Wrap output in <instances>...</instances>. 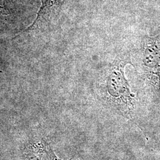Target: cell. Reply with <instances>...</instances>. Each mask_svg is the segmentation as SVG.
<instances>
[{"label": "cell", "mask_w": 160, "mask_h": 160, "mask_svg": "<svg viewBox=\"0 0 160 160\" xmlns=\"http://www.w3.org/2000/svg\"><path fill=\"white\" fill-rule=\"evenodd\" d=\"M123 66L120 64L118 68L109 75L106 90L108 100L115 109L127 118L131 117L134 108V95L130 91L129 84L125 78Z\"/></svg>", "instance_id": "obj_1"}, {"label": "cell", "mask_w": 160, "mask_h": 160, "mask_svg": "<svg viewBox=\"0 0 160 160\" xmlns=\"http://www.w3.org/2000/svg\"><path fill=\"white\" fill-rule=\"evenodd\" d=\"M143 63L147 79L160 95V33L145 38Z\"/></svg>", "instance_id": "obj_2"}, {"label": "cell", "mask_w": 160, "mask_h": 160, "mask_svg": "<svg viewBox=\"0 0 160 160\" xmlns=\"http://www.w3.org/2000/svg\"><path fill=\"white\" fill-rule=\"evenodd\" d=\"M65 1V0H41L42 6L38 13L36 20L25 31L28 32L36 28L38 24L41 22V20H42L44 16L51 10L52 8L53 7H61Z\"/></svg>", "instance_id": "obj_3"}, {"label": "cell", "mask_w": 160, "mask_h": 160, "mask_svg": "<svg viewBox=\"0 0 160 160\" xmlns=\"http://www.w3.org/2000/svg\"><path fill=\"white\" fill-rule=\"evenodd\" d=\"M49 156L51 157V159L52 160H59L57 157L55 156V155L52 152V151H50V152L49 153Z\"/></svg>", "instance_id": "obj_4"}]
</instances>
